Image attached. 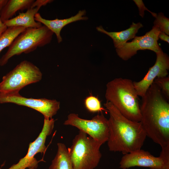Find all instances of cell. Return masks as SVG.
<instances>
[{
	"instance_id": "24",
	"label": "cell",
	"mask_w": 169,
	"mask_h": 169,
	"mask_svg": "<svg viewBox=\"0 0 169 169\" xmlns=\"http://www.w3.org/2000/svg\"><path fill=\"white\" fill-rule=\"evenodd\" d=\"M53 1L52 0H37L36 1H34L30 8L38 7L40 8L41 7L46 5L48 3H51Z\"/></svg>"
},
{
	"instance_id": "6",
	"label": "cell",
	"mask_w": 169,
	"mask_h": 169,
	"mask_svg": "<svg viewBox=\"0 0 169 169\" xmlns=\"http://www.w3.org/2000/svg\"><path fill=\"white\" fill-rule=\"evenodd\" d=\"M42 74L36 66L26 60L21 62L3 76L0 93H17L25 86L41 80Z\"/></svg>"
},
{
	"instance_id": "1",
	"label": "cell",
	"mask_w": 169,
	"mask_h": 169,
	"mask_svg": "<svg viewBox=\"0 0 169 169\" xmlns=\"http://www.w3.org/2000/svg\"><path fill=\"white\" fill-rule=\"evenodd\" d=\"M140 122L146 136L161 148L169 146V103L153 83L141 97Z\"/></svg>"
},
{
	"instance_id": "17",
	"label": "cell",
	"mask_w": 169,
	"mask_h": 169,
	"mask_svg": "<svg viewBox=\"0 0 169 169\" xmlns=\"http://www.w3.org/2000/svg\"><path fill=\"white\" fill-rule=\"evenodd\" d=\"M56 154L49 169H74L69 158L68 148L62 143H57Z\"/></svg>"
},
{
	"instance_id": "8",
	"label": "cell",
	"mask_w": 169,
	"mask_h": 169,
	"mask_svg": "<svg viewBox=\"0 0 169 169\" xmlns=\"http://www.w3.org/2000/svg\"><path fill=\"white\" fill-rule=\"evenodd\" d=\"M12 103L35 110L43 115L44 118L51 119L60 108V103L56 100L45 98H26L19 93H0V103Z\"/></svg>"
},
{
	"instance_id": "23",
	"label": "cell",
	"mask_w": 169,
	"mask_h": 169,
	"mask_svg": "<svg viewBox=\"0 0 169 169\" xmlns=\"http://www.w3.org/2000/svg\"><path fill=\"white\" fill-rule=\"evenodd\" d=\"M138 8L139 10V14L142 18H143L144 15V11L146 10L151 13L152 16L155 18L157 16L156 13L152 12L148 9L145 6L142 0H133Z\"/></svg>"
},
{
	"instance_id": "26",
	"label": "cell",
	"mask_w": 169,
	"mask_h": 169,
	"mask_svg": "<svg viewBox=\"0 0 169 169\" xmlns=\"http://www.w3.org/2000/svg\"><path fill=\"white\" fill-rule=\"evenodd\" d=\"M8 27L1 20L0 17V37L6 31Z\"/></svg>"
},
{
	"instance_id": "11",
	"label": "cell",
	"mask_w": 169,
	"mask_h": 169,
	"mask_svg": "<svg viewBox=\"0 0 169 169\" xmlns=\"http://www.w3.org/2000/svg\"><path fill=\"white\" fill-rule=\"evenodd\" d=\"M156 59L154 64L150 67L144 77L140 81L133 82L139 96L142 97L146 91L157 78L167 76L169 69V57L162 50L156 53Z\"/></svg>"
},
{
	"instance_id": "15",
	"label": "cell",
	"mask_w": 169,
	"mask_h": 169,
	"mask_svg": "<svg viewBox=\"0 0 169 169\" xmlns=\"http://www.w3.org/2000/svg\"><path fill=\"white\" fill-rule=\"evenodd\" d=\"M40 9L38 7L30 8L24 13H19L16 17L4 22L8 27H21L26 28H38L42 24L36 21L34 19L35 14Z\"/></svg>"
},
{
	"instance_id": "19",
	"label": "cell",
	"mask_w": 169,
	"mask_h": 169,
	"mask_svg": "<svg viewBox=\"0 0 169 169\" xmlns=\"http://www.w3.org/2000/svg\"><path fill=\"white\" fill-rule=\"evenodd\" d=\"M84 102L85 108L90 112H101L105 110L102 107L99 99L95 96L91 95L87 97Z\"/></svg>"
},
{
	"instance_id": "12",
	"label": "cell",
	"mask_w": 169,
	"mask_h": 169,
	"mask_svg": "<svg viewBox=\"0 0 169 169\" xmlns=\"http://www.w3.org/2000/svg\"><path fill=\"white\" fill-rule=\"evenodd\" d=\"M119 164L122 169L134 166L156 169L162 167L163 161L160 156L155 157L149 152L140 149L124 155Z\"/></svg>"
},
{
	"instance_id": "14",
	"label": "cell",
	"mask_w": 169,
	"mask_h": 169,
	"mask_svg": "<svg viewBox=\"0 0 169 169\" xmlns=\"http://www.w3.org/2000/svg\"><path fill=\"white\" fill-rule=\"evenodd\" d=\"M143 27L141 23H135L133 22L129 28L119 32H109L105 30L101 26L97 27L96 29L98 32L110 37L113 40L115 48H117L126 43L128 40L134 38L139 29Z\"/></svg>"
},
{
	"instance_id": "18",
	"label": "cell",
	"mask_w": 169,
	"mask_h": 169,
	"mask_svg": "<svg viewBox=\"0 0 169 169\" xmlns=\"http://www.w3.org/2000/svg\"><path fill=\"white\" fill-rule=\"evenodd\" d=\"M26 29L21 27H8L0 37V53L5 48L9 47L14 39Z\"/></svg>"
},
{
	"instance_id": "22",
	"label": "cell",
	"mask_w": 169,
	"mask_h": 169,
	"mask_svg": "<svg viewBox=\"0 0 169 169\" xmlns=\"http://www.w3.org/2000/svg\"><path fill=\"white\" fill-rule=\"evenodd\" d=\"M160 156L163 161V165L161 168L150 169H169V146L162 148Z\"/></svg>"
},
{
	"instance_id": "2",
	"label": "cell",
	"mask_w": 169,
	"mask_h": 169,
	"mask_svg": "<svg viewBox=\"0 0 169 169\" xmlns=\"http://www.w3.org/2000/svg\"><path fill=\"white\" fill-rule=\"evenodd\" d=\"M104 105L109 114V150L125 155L141 149L146 137L141 122L127 119L109 102Z\"/></svg>"
},
{
	"instance_id": "28",
	"label": "cell",
	"mask_w": 169,
	"mask_h": 169,
	"mask_svg": "<svg viewBox=\"0 0 169 169\" xmlns=\"http://www.w3.org/2000/svg\"><path fill=\"white\" fill-rule=\"evenodd\" d=\"M31 169V168H29V169Z\"/></svg>"
},
{
	"instance_id": "27",
	"label": "cell",
	"mask_w": 169,
	"mask_h": 169,
	"mask_svg": "<svg viewBox=\"0 0 169 169\" xmlns=\"http://www.w3.org/2000/svg\"><path fill=\"white\" fill-rule=\"evenodd\" d=\"M8 0H0V12L7 3Z\"/></svg>"
},
{
	"instance_id": "13",
	"label": "cell",
	"mask_w": 169,
	"mask_h": 169,
	"mask_svg": "<svg viewBox=\"0 0 169 169\" xmlns=\"http://www.w3.org/2000/svg\"><path fill=\"white\" fill-rule=\"evenodd\" d=\"M86 11L85 10L79 11L75 15L65 19H59L57 18L54 20H48L43 18L39 13H36L34 19L37 22L43 24L53 33H54L57 38V41L59 43L62 42V38L60 32L62 28L66 25L72 23L79 20H86L88 18L85 16Z\"/></svg>"
},
{
	"instance_id": "21",
	"label": "cell",
	"mask_w": 169,
	"mask_h": 169,
	"mask_svg": "<svg viewBox=\"0 0 169 169\" xmlns=\"http://www.w3.org/2000/svg\"><path fill=\"white\" fill-rule=\"evenodd\" d=\"M153 83L160 88L163 95L168 100L169 99V77L167 76L161 78H157Z\"/></svg>"
},
{
	"instance_id": "4",
	"label": "cell",
	"mask_w": 169,
	"mask_h": 169,
	"mask_svg": "<svg viewBox=\"0 0 169 169\" xmlns=\"http://www.w3.org/2000/svg\"><path fill=\"white\" fill-rule=\"evenodd\" d=\"M102 145L79 131L68 148L69 155L74 169H95L102 156L100 149Z\"/></svg>"
},
{
	"instance_id": "5",
	"label": "cell",
	"mask_w": 169,
	"mask_h": 169,
	"mask_svg": "<svg viewBox=\"0 0 169 169\" xmlns=\"http://www.w3.org/2000/svg\"><path fill=\"white\" fill-rule=\"evenodd\" d=\"M54 33L44 25L26 28L13 40L7 52L0 59V66L6 64L13 56L28 54L50 43Z\"/></svg>"
},
{
	"instance_id": "3",
	"label": "cell",
	"mask_w": 169,
	"mask_h": 169,
	"mask_svg": "<svg viewBox=\"0 0 169 169\" xmlns=\"http://www.w3.org/2000/svg\"><path fill=\"white\" fill-rule=\"evenodd\" d=\"M105 98L127 119L140 122L141 115L139 96L131 80L116 78L106 85Z\"/></svg>"
},
{
	"instance_id": "7",
	"label": "cell",
	"mask_w": 169,
	"mask_h": 169,
	"mask_svg": "<svg viewBox=\"0 0 169 169\" xmlns=\"http://www.w3.org/2000/svg\"><path fill=\"white\" fill-rule=\"evenodd\" d=\"M64 124L75 127L102 145L108 140V120L102 113L91 120L81 118L77 114L70 113Z\"/></svg>"
},
{
	"instance_id": "10",
	"label": "cell",
	"mask_w": 169,
	"mask_h": 169,
	"mask_svg": "<svg viewBox=\"0 0 169 169\" xmlns=\"http://www.w3.org/2000/svg\"><path fill=\"white\" fill-rule=\"evenodd\" d=\"M54 122L55 120L53 118L50 119L44 118L42 131L35 140L30 143L26 155L20 159L17 163L7 169H26L27 168L36 169L38 166V161L34 156L38 153H44L45 151L46 139L47 136L51 133Z\"/></svg>"
},
{
	"instance_id": "9",
	"label": "cell",
	"mask_w": 169,
	"mask_h": 169,
	"mask_svg": "<svg viewBox=\"0 0 169 169\" xmlns=\"http://www.w3.org/2000/svg\"><path fill=\"white\" fill-rule=\"evenodd\" d=\"M159 28L154 25L152 29L144 35L136 36L130 42H126L116 48L117 55L124 60H127L137 54L139 50L148 49L157 53L162 51L158 43Z\"/></svg>"
},
{
	"instance_id": "20",
	"label": "cell",
	"mask_w": 169,
	"mask_h": 169,
	"mask_svg": "<svg viewBox=\"0 0 169 169\" xmlns=\"http://www.w3.org/2000/svg\"><path fill=\"white\" fill-rule=\"evenodd\" d=\"M154 22V25L157 26L160 31L166 35H169V19L165 16L162 13L157 15Z\"/></svg>"
},
{
	"instance_id": "16",
	"label": "cell",
	"mask_w": 169,
	"mask_h": 169,
	"mask_svg": "<svg viewBox=\"0 0 169 169\" xmlns=\"http://www.w3.org/2000/svg\"><path fill=\"white\" fill-rule=\"evenodd\" d=\"M33 0H9L0 12L1 20L4 22L11 18L19 10L31 8Z\"/></svg>"
},
{
	"instance_id": "25",
	"label": "cell",
	"mask_w": 169,
	"mask_h": 169,
	"mask_svg": "<svg viewBox=\"0 0 169 169\" xmlns=\"http://www.w3.org/2000/svg\"><path fill=\"white\" fill-rule=\"evenodd\" d=\"M159 38L161 40L165 41L168 43H169V36L166 35L163 32L160 31L159 35Z\"/></svg>"
}]
</instances>
